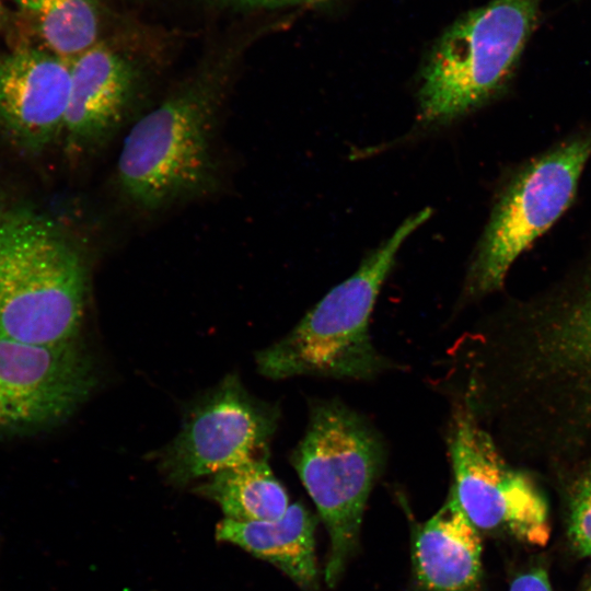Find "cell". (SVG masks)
<instances>
[{
  "label": "cell",
  "mask_w": 591,
  "mask_h": 591,
  "mask_svg": "<svg viewBox=\"0 0 591 591\" xmlns=\"http://www.w3.org/2000/svg\"><path fill=\"white\" fill-rule=\"evenodd\" d=\"M542 0H489L460 15L428 51L417 81L416 131L448 126L510 86Z\"/></svg>",
  "instance_id": "1"
},
{
  "label": "cell",
  "mask_w": 591,
  "mask_h": 591,
  "mask_svg": "<svg viewBox=\"0 0 591 591\" xmlns=\"http://www.w3.org/2000/svg\"><path fill=\"white\" fill-rule=\"evenodd\" d=\"M222 74L204 73L184 84L129 130L116 176L136 208L157 211L215 188V136L227 92Z\"/></svg>",
  "instance_id": "2"
},
{
  "label": "cell",
  "mask_w": 591,
  "mask_h": 591,
  "mask_svg": "<svg viewBox=\"0 0 591 591\" xmlns=\"http://www.w3.org/2000/svg\"><path fill=\"white\" fill-rule=\"evenodd\" d=\"M431 212L424 208L406 218L285 337L260 350L259 373L273 380L297 375L369 380L387 368L372 345L370 316L397 253Z\"/></svg>",
  "instance_id": "3"
},
{
  "label": "cell",
  "mask_w": 591,
  "mask_h": 591,
  "mask_svg": "<svg viewBox=\"0 0 591 591\" xmlns=\"http://www.w3.org/2000/svg\"><path fill=\"white\" fill-rule=\"evenodd\" d=\"M86 298L79 250L30 210L0 215V334L31 345L77 340Z\"/></svg>",
  "instance_id": "4"
},
{
  "label": "cell",
  "mask_w": 591,
  "mask_h": 591,
  "mask_svg": "<svg viewBox=\"0 0 591 591\" xmlns=\"http://www.w3.org/2000/svg\"><path fill=\"white\" fill-rule=\"evenodd\" d=\"M591 158V125L519 164L496 193L470 263L464 292L490 293L503 285L518 257L573 202Z\"/></svg>",
  "instance_id": "5"
},
{
  "label": "cell",
  "mask_w": 591,
  "mask_h": 591,
  "mask_svg": "<svg viewBox=\"0 0 591 591\" xmlns=\"http://www.w3.org/2000/svg\"><path fill=\"white\" fill-rule=\"evenodd\" d=\"M291 461L329 535L325 581L333 587L357 546L364 506L383 461L382 443L351 409L338 402H318Z\"/></svg>",
  "instance_id": "6"
},
{
  "label": "cell",
  "mask_w": 591,
  "mask_h": 591,
  "mask_svg": "<svg viewBox=\"0 0 591 591\" xmlns=\"http://www.w3.org/2000/svg\"><path fill=\"white\" fill-rule=\"evenodd\" d=\"M449 448L453 471L450 495L477 530L502 531L544 546L551 536L546 500L534 482L509 466L470 406L452 420Z\"/></svg>",
  "instance_id": "7"
},
{
  "label": "cell",
  "mask_w": 591,
  "mask_h": 591,
  "mask_svg": "<svg viewBox=\"0 0 591 591\" xmlns=\"http://www.w3.org/2000/svg\"><path fill=\"white\" fill-rule=\"evenodd\" d=\"M276 408L253 397L236 374L227 375L187 409L182 428L160 456L175 486L267 455Z\"/></svg>",
  "instance_id": "8"
},
{
  "label": "cell",
  "mask_w": 591,
  "mask_h": 591,
  "mask_svg": "<svg viewBox=\"0 0 591 591\" xmlns=\"http://www.w3.org/2000/svg\"><path fill=\"white\" fill-rule=\"evenodd\" d=\"M96 384L77 340L38 346L0 334V433H25L70 416Z\"/></svg>",
  "instance_id": "9"
},
{
  "label": "cell",
  "mask_w": 591,
  "mask_h": 591,
  "mask_svg": "<svg viewBox=\"0 0 591 591\" xmlns=\"http://www.w3.org/2000/svg\"><path fill=\"white\" fill-rule=\"evenodd\" d=\"M71 62L35 48L0 56V124L22 147L40 150L63 134Z\"/></svg>",
  "instance_id": "10"
},
{
  "label": "cell",
  "mask_w": 591,
  "mask_h": 591,
  "mask_svg": "<svg viewBox=\"0 0 591 591\" xmlns=\"http://www.w3.org/2000/svg\"><path fill=\"white\" fill-rule=\"evenodd\" d=\"M140 73L118 51L97 43L71 62L63 134L78 153L103 148L136 106Z\"/></svg>",
  "instance_id": "11"
},
{
  "label": "cell",
  "mask_w": 591,
  "mask_h": 591,
  "mask_svg": "<svg viewBox=\"0 0 591 591\" xmlns=\"http://www.w3.org/2000/svg\"><path fill=\"white\" fill-rule=\"evenodd\" d=\"M412 561L416 591H478L482 541L451 495L416 529Z\"/></svg>",
  "instance_id": "12"
},
{
  "label": "cell",
  "mask_w": 591,
  "mask_h": 591,
  "mask_svg": "<svg viewBox=\"0 0 591 591\" xmlns=\"http://www.w3.org/2000/svg\"><path fill=\"white\" fill-rule=\"evenodd\" d=\"M314 531L313 515L303 505L293 503L274 521L224 519L217 525L216 537L269 561L309 591L317 581Z\"/></svg>",
  "instance_id": "13"
},
{
  "label": "cell",
  "mask_w": 591,
  "mask_h": 591,
  "mask_svg": "<svg viewBox=\"0 0 591 591\" xmlns=\"http://www.w3.org/2000/svg\"><path fill=\"white\" fill-rule=\"evenodd\" d=\"M13 48H35L72 62L97 44V0H11Z\"/></svg>",
  "instance_id": "14"
},
{
  "label": "cell",
  "mask_w": 591,
  "mask_h": 591,
  "mask_svg": "<svg viewBox=\"0 0 591 591\" xmlns=\"http://www.w3.org/2000/svg\"><path fill=\"white\" fill-rule=\"evenodd\" d=\"M195 491L218 503L225 519L237 522L278 520L290 506L267 455L217 472Z\"/></svg>",
  "instance_id": "15"
},
{
  "label": "cell",
  "mask_w": 591,
  "mask_h": 591,
  "mask_svg": "<svg viewBox=\"0 0 591 591\" xmlns=\"http://www.w3.org/2000/svg\"><path fill=\"white\" fill-rule=\"evenodd\" d=\"M566 301L565 313L552 325L547 338V359L591 389V259Z\"/></svg>",
  "instance_id": "16"
},
{
  "label": "cell",
  "mask_w": 591,
  "mask_h": 591,
  "mask_svg": "<svg viewBox=\"0 0 591 591\" xmlns=\"http://www.w3.org/2000/svg\"><path fill=\"white\" fill-rule=\"evenodd\" d=\"M568 535L578 554L591 556V471L573 488L569 505Z\"/></svg>",
  "instance_id": "17"
},
{
  "label": "cell",
  "mask_w": 591,
  "mask_h": 591,
  "mask_svg": "<svg viewBox=\"0 0 591 591\" xmlns=\"http://www.w3.org/2000/svg\"><path fill=\"white\" fill-rule=\"evenodd\" d=\"M509 591H554L548 573L543 567L531 568L518 575Z\"/></svg>",
  "instance_id": "18"
},
{
  "label": "cell",
  "mask_w": 591,
  "mask_h": 591,
  "mask_svg": "<svg viewBox=\"0 0 591 591\" xmlns=\"http://www.w3.org/2000/svg\"><path fill=\"white\" fill-rule=\"evenodd\" d=\"M235 3L256 8H281V7H322L335 0H229Z\"/></svg>",
  "instance_id": "19"
},
{
  "label": "cell",
  "mask_w": 591,
  "mask_h": 591,
  "mask_svg": "<svg viewBox=\"0 0 591 591\" xmlns=\"http://www.w3.org/2000/svg\"><path fill=\"white\" fill-rule=\"evenodd\" d=\"M7 21H8V14L3 7V3L0 0V30L4 26Z\"/></svg>",
  "instance_id": "20"
},
{
  "label": "cell",
  "mask_w": 591,
  "mask_h": 591,
  "mask_svg": "<svg viewBox=\"0 0 591 591\" xmlns=\"http://www.w3.org/2000/svg\"><path fill=\"white\" fill-rule=\"evenodd\" d=\"M582 591H591V580H590L589 583L583 588Z\"/></svg>",
  "instance_id": "21"
}]
</instances>
